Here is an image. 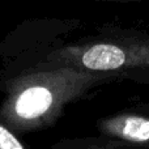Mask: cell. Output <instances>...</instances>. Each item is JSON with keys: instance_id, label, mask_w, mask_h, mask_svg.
Instances as JSON below:
<instances>
[{"instance_id": "cell-2", "label": "cell", "mask_w": 149, "mask_h": 149, "mask_svg": "<svg viewBox=\"0 0 149 149\" xmlns=\"http://www.w3.org/2000/svg\"><path fill=\"white\" fill-rule=\"evenodd\" d=\"M42 62L149 85V31L106 25L93 36L50 50Z\"/></svg>"}, {"instance_id": "cell-1", "label": "cell", "mask_w": 149, "mask_h": 149, "mask_svg": "<svg viewBox=\"0 0 149 149\" xmlns=\"http://www.w3.org/2000/svg\"><path fill=\"white\" fill-rule=\"evenodd\" d=\"M122 81L109 73L41 62L13 79L0 106V120L15 134L38 131L56 123L65 107Z\"/></svg>"}, {"instance_id": "cell-5", "label": "cell", "mask_w": 149, "mask_h": 149, "mask_svg": "<svg viewBox=\"0 0 149 149\" xmlns=\"http://www.w3.org/2000/svg\"><path fill=\"white\" fill-rule=\"evenodd\" d=\"M0 149H26L16 134L0 120Z\"/></svg>"}, {"instance_id": "cell-3", "label": "cell", "mask_w": 149, "mask_h": 149, "mask_svg": "<svg viewBox=\"0 0 149 149\" xmlns=\"http://www.w3.org/2000/svg\"><path fill=\"white\" fill-rule=\"evenodd\" d=\"M95 127L100 135L149 149V105L130 106L102 116Z\"/></svg>"}, {"instance_id": "cell-6", "label": "cell", "mask_w": 149, "mask_h": 149, "mask_svg": "<svg viewBox=\"0 0 149 149\" xmlns=\"http://www.w3.org/2000/svg\"><path fill=\"white\" fill-rule=\"evenodd\" d=\"M89 1H97V3H140V1H149V0H89Z\"/></svg>"}, {"instance_id": "cell-4", "label": "cell", "mask_w": 149, "mask_h": 149, "mask_svg": "<svg viewBox=\"0 0 149 149\" xmlns=\"http://www.w3.org/2000/svg\"><path fill=\"white\" fill-rule=\"evenodd\" d=\"M51 149H144L131 143L115 139V137L100 135L98 136L68 139L55 144Z\"/></svg>"}]
</instances>
